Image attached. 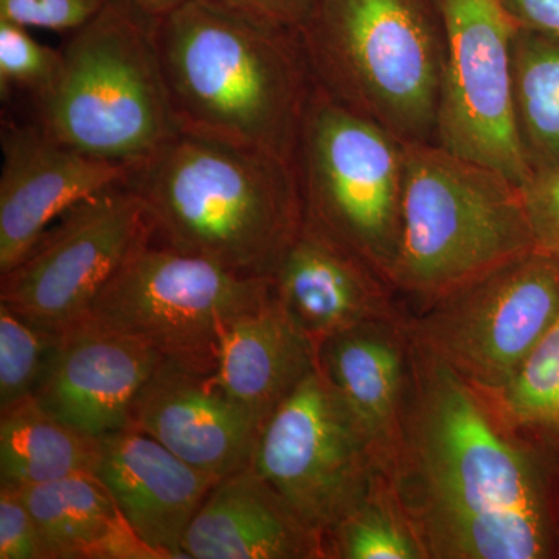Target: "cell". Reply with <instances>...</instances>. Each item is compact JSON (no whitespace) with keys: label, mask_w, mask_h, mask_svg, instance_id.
Listing matches in <instances>:
<instances>
[{"label":"cell","mask_w":559,"mask_h":559,"mask_svg":"<svg viewBox=\"0 0 559 559\" xmlns=\"http://www.w3.org/2000/svg\"><path fill=\"white\" fill-rule=\"evenodd\" d=\"M252 466L322 536L385 473L369 430L318 367L261 429Z\"/></svg>","instance_id":"30bf717a"},{"label":"cell","mask_w":559,"mask_h":559,"mask_svg":"<svg viewBox=\"0 0 559 559\" xmlns=\"http://www.w3.org/2000/svg\"><path fill=\"white\" fill-rule=\"evenodd\" d=\"M98 459L100 439L61 421L35 396L0 411V485L22 488L95 476Z\"/></svg>","instance_id":"7402d4cb"},{"label":"cell","mask_w":559,"mask_h":559,"mask_svg":"<svg viewBox=\"0 0 559 559\" xmlns=\"http://www.w3.org/2000/svg\"><path fill=\"white\" fill-rule=\"evenodd\" d=\"M57 87L38 106L51 139L97 159L134 165L178 134L156 20L124 0L70 33Z\"/></svg>","instance_id":"8992f818"},{"label":"cell","mask_w":559,"mask_h":559,"mask_svg":"<svg viewBox=\"0 0 559 559\" xmlns=\"http://www.w3.org/2000/svg\"><path fill=\"white\" fill-rule=\"evenodd\" d=\"M559 316V260L539 249L406 312L412 341L479 392L491 393L520 370Z\"/></svg>","instance_id":"9c48e42d"},{"label":"cell","mask_w":559,"mask_h":559,"mask_svg":"<svg viewBox=\"0 0 559 559\" xmlns=\"http://www.w3.org/2000/svg\"><path fill=\"white\" fill-rule=\"evenodd\" d=\"M156 43L180 130L296 162L314 90L299 33L190 0L156 20Z\"/></svg>","instance_id":"3957f363"},{"label":"cell","mask_w":559,"mask_h":559,"mask_svg":"<svg viewBox=\"0 0 559 559\" xmlns=\"http://www.w3.org/2000/svg\"><path fill=\"white\" fill-rule=\"evenodd\" d=\"M272 285L282 310L316 348L359 323L406 314L388 280L307 219Z\"/></svg>","instance_id":"2e32d148"},{"label":"cell","mask_w":559,"mask_h":559,"mask_svg":"<svg viewBox=\"0 0 559 559\" xmlns=\"http://www.w3.org/2000/svg\"><path fill=\"white\" fill-rule=\"evenodd\" d=\"M316 367L318 348L290 322L274 294L226 331L213 378L263 429Z\"/></svg>","instance_id":"ffe728a7"},{"label":"cell","mask_w":559,"mask_h":559,"mask_svg":"<svg viewBox=\"0 0 559 559\" xmlns=\"http://www.w3.org/2000/svg\"><path fill=\"white\" fill-rule=\"evenodd\" d=\"M0 559H46L36 522L21 491L0 485Z\"/></svg>","instance_id":"f546056e"},{"label":"cell","mask_w":559,"mask_h":559,"mask_svg":"<svg viewBox=\"0 0 559 559\" xmlns=\"http://www.w3.org/2000/svg\"><path fill=\"white\" fill-rule=\"evenodd\" d=\"M106 3L108 0H0V20L72 33L94 20Z\"/></svg>","instance_id":"83f0119b"},{"label":"cell","mask_w":559,"mask_h":559,"mask_svg":"<svg viewBox=\"0 0 559 559\" xmlns=\"http://www.w3.org/2000/svg\"><path fill=\"white\" fill-rule=\"evenodd\" d=\"M404 318L359 323L318 345V369L369 430L385 473L409 381L411 340Z\"/></svg>","instance_id":"d6986e66"},{"label":"cell","mask_w":559,"mask_h":559,"mask_svg":"<svg viewBox=\"0 0 559 559\" xmlns=\"http://www.w3.org/2000/svg\"><path fill=\"white\" fill-rule=\"evenodd\" d=\"M38 527L46 559H165L123 516L95 476L17 488Z\"/></svg>","instance_id":"44dd1931"},{"label":"cell","mask_w":559,"mask_h":559,"mask_svg":"<svg viewBox=\"0 0 559 559\" xmlns=\"http://www.w3.org/2000/svg\"><path fill=\"white\" fill-rule=\"evenodd\" d=\"M95 477L132 530L165 559H187L183 536L221 479L132 428L100 437Z\"/></svg>","instance_id":"e0dca14e"},{"label":"cell","mask_w":559,"mask_h":559,"mask_svg":"<svg viewBox=\"0 0 559 559\" xmlns=\"http://www.w3.org/2000/svg\"><path fill=\"white\" fill-rule=\"evenodd\" d=\"M521 28L559 38V0H503Z\"/></svg>","instance_id":"1f68e13d"},{"label":"cell","mask_w":559,"mask_h":559,"mask_svg":"<svg viewBox=\"0 0 559 559\" xmlns=\"http://www.w3.org/2000/svg\"><path fill=\"white\" fill-rule=\"evenodd\" d=\"M248 16L299 33L318 0H221Z\"/></svg>","instance_id":"4dcf8cb0"},{"label":"cell","mask_w":559,"mask_h":559,"mask_svg":"<svg viewBox=\"0 0 559 559\" xmlns=\"http://www.w3.org/2000/svg\"><path fill=\"white\" fill-rule=\"evenodd\" d=\"M0 145V275L16 266L66 212L123 186L130 175L131 165L69 148L51 139L38 121H5Z\"/></svg>","instance_id":"4fadbf2b"},{"label":"cell","mask_w":559,"mask_h":559,"mask_svg":"<svg viewBox=\"0 0 559 559\" xmlns=\"http://www.w3.org/2000/svg\"><path fill=\"white\" fill-rule=\"evenodd\" d=\"M325 559H428L388 473L323 536Z\"/></svg>","instance_id":"d4e9b609"},{"label":"cell","mask_w":559,"mask_h":559,"mask_svg":"<svg viewBox=\"0 0 559 559\" xmlns=\"http://www.w3.org/2000/svg\"><path fill=\"white\" fill-rule=\"evenodd\" d=\"M403 229L390 285L414 312L536 249L521 187L439 143H404Z\"/></svg>","instance_id":"277c9868"},{"label":"cell","mask_w":559,"mask_h":559,"mask_svg":"<svg viewBox=\"0 0 559 559\" xmlns=\"http://www.w3.org/2000/svg\"><path fill=\"white\" fill-rule=\"evenodd\" d=\"M145 212L127 186L80 202L44 231L0 282V304L44 329L64 333L132 252L148 240Z\"/></svg>","instance_id":"7c38bea8"},{"label":"cell","mask_w":559,"mask_h":559,"mask_svg":"<svg viewBox=\"0 0 559 559\" xmlns=\"http://www.w3.org/2000/svg\"><path fill=\"white\" fill-rule=\"evenodd\" d=\"M131 428L194 468L226 477L252 465L261 426L213 373L164 359L140 390Z\"/></svg>","instance_id":"9a60e30c"},{"label":"cell","mask_w":559,"mask_h":559,"mask_svg":"<svg viewBox=\"0 0 559 559\" xmlns=\"http://www.w3.org/2000/svg\"><path fill=\"white\" fill-rule=\"evenodd\" d=\"M162 360L145 342L81 320L61 334L35 399L61 421L100 439L131 428L140 390Z\"/></svg>","instance_id":"5bb4252c"},{"label":"cell","mask_w":559,"mask_h":559,"mask_svg":"<svg viewBox=\"0 0 559 559\" xmlns=\"http://www.w3.org/2000/svg\"><path fill=\"white\" fill-rule=\"evenodd\" d=\"M124 2L131 3L132 7L142 11V13L148 14L154 20H159V17L178 9L183 3L190 2V0H124Z\"/></svg>","instance_id":"d6a6232c"},{"label":"cell","mask_w":559,"mask_h":559,"mask_svg":"<svg viewBox=\"0 0 559 559\" xmlns=\"http://www.w3.org/2000/svg\"><path fill=\"white\" fill-rule=\"evenodd\" d=\"M62 70V51L36 40L24 25L0 20V95H31L36 108L50 97Z\"/></svg>","instance_id":"4316f807"},{"label":"cell","mask_w":559,"mask_h":559,"mask_svg":"<svg viewBox=\"0 0 559 559\" xmlns=\"http://www.w3.org/2000/svg\"><path fill=\"white\" fill-rule=\"evenodd\" d=\"M484 395L522 437L559 455V316L513 378Z\"/></svg>","instance_id":"cb8c5ba5"},{"label":"cell","mask_w":559,"mask_h":559,"mask_svg":"<svg viewBox=\"0 0 559 559\" xmlns=\"http://www.w3.org/2000/svg\"><path fill=\"white\" fill-rule=\"evenodd\" d=\"M403 157L400 139L314 84L296 153L305 219L389 283L403 229Z\"/></svg>","instance_id":"52a82bcc"},{"label":"cell","mask_w":559,"mask_h":559,"mask_svg":"<svg viewBox=\"0 0 559 559\" xmlns=\"http://www.w3.org/2000/svg\"><path fill=\"white\" fill-rule=\"evenodd\" d=\"M61 334L0 304V411L35 396Z\"/></svg>","instance_id":"484cf974"},{"label":"cell","mask_w":559,"mask_h":559,"mask_svg":"<svg viewBox=\"0 0 559 559\" xmlns=\"http://www.w3.org/2000/svg\"><path fill=\"white\" fill-rule=\"evenodd\" d=\"M443 75L436 143L525 186L513 97V40L520 25L503 0H439Z\"/></svg>","instance_id":"8fae6325"},{"label":"cell","mask_w":559,"mask_h":559,"mask_svg":"<svg viewBox=\"0 0 559 559\" xmlns=\"http://www.w3.org/2000/svg\"><path fill=\"white\" fill-rule=\"evenodd\" d=\"M272 296V278L246 277L148 238L83 320L145 342L180 367L213 373L226 331Z\"/></svg>","instance_id":"ba28073f"},{"label":"cell","mask_w":559,"mask_h":559,"mask_svg":"<svg viewBox=\"0 0 559 559\" xmlns=\"http://www.w3.org/2000/svg\"><path fill=\"white\" fill-rule=\"evenodd\" d=\"M316 86L404 143H436L443 39L418 0H318L299 31Z\"/></svg>","instance_id":"5b68a950"},{"label":"cell","mask_w":559,"mask_h":559,"mask_svg":"<svg viewBox=\"0 0 559 559\" xmlns=\"http://www.w3.org/2000/svg\"><path fill=\"white\" fill-rule=\"evenodd\" d=\"M513 97L525 159L535 173L559 165V38L520 28L513 40Z\"/></svg>","instance_id":"603a6c76"},{"label":"cell","mask_w":559,"mask_h":559,"mask_svg":"<svg viewBox=\"0 0 559 559\" xmlns=\"http://www.w3.org/2000/svg\"><path fill=\"white\" fill-rule=\"evenodd\" d=\"M150 241L246 277L272 278L304 226L296 162L180 130L131 165Z\"/></svg>","instance_id":"7a4b0ae2"},{"label":"cell","mask_w":559,"mask_h":559,"mask_svg":"<svg viewBox=\"0 0 559 559\" xmlns=\"http://www.w3.org/2000/svg\"><path fill=\"white\" fill-rule=\"evenodd\" d=\"M187 559H325L323 536L252 465L221 477L182 540Z\"/></svg>","instance_id":"ac0fdd59"},{"label":"cell","mask_w":559,"mask_h":559,"mask_svg":"<svg viewBox=\"0 0 559 559\" xmlns=\"http://www.w3.org/2000/svg\"><path fill=\"white\" fill-rule=\"evenodd\" d=\"M557 466L558 454L411 340L388 476L428 559L559 557Z\"/></svg>","instance_id":"6da1fadb"},{"label":"cell","mask_w":559,"mask_h":559,"mask_svg":"<svg viewBox=\"0 0 559 559\" xmlns=\"http://www.w3.org/2000/svg\"><path fill=\"white\" fill-rule=\"evenodd\" d=\"M521 191L536 249L559 260V165L535 173Z\"/></svg>","instance_id":"f1b7e54d"}]
</instances>
